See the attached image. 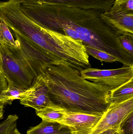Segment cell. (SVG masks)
Instances as JSON below:
<instances>
[{
	"label": "cell",
	"instance_id": "cell-1",
	"mask_svg": "<svg viewBox=\"0 0 133 134\" xmlns=\"http://www.w3.org/2000/svg\"><path fill=\"white\" fill-rule=\"evenodd\" d=\"M103 11L58 4L33 3L28 17L46 30L55 31L118 57L124 66L133 65V57L121 45L123 35L102 18Z\"/></svg>",
	"mask_w": 133,
	"mask_h": 134
},
{
	"label": "cell",
	"instance_id": "cell-2",
	"mask_svg": "<svg viewBox=\"0 0 133 134\" xmlns=\"http://www.w3.org/2000/svg\"><path fill=\"white\" fill-rule=\"evenodd\" d=\"M43 74L51 100L66 111L102 116L109 106L107 87L83 79L79 71L64 63L48 65Z\"/></svg>",
	"mask_w": 133,
	"mask_h": 134
},
{
	"label": "cell",
	"instance_id": "cell-3",
	"mask_svg": "<svg viewBox=\"0 0 133 134\" xmlns=\"http://www.w3.org/2000/svg\"><path fill=\"white\" fill-rule=\"evenodd\" d=\"M20 0L0 1V15L9 28L42 49L53 63H63L80 71L89 62L85 46L79 40L46 30L22 12Z\"/></svg>",
	"mask_w": 133,
	"mask_h": 134
},
{
	"label": "cell",
	"instance_id": "cell-4",
	"mask_svg": "<svg viewBox=\"0 0 133 134\" xmlns=\"http://www.w3.org/2000/svg\"><path fill=\"white\" fill-rule=\"evenodd\" d=\"M19 44L18 48L0 44L1 73L8 84L23 90L32 86L34 79L53 63L47 54L33 42L11 30Z\"/></svg>",
	"mask_w": 133,
	"mask_h": 134
},
{
	"label": "cell",
	"instance_id": "cell-5",
	"mask_svg": "<svg viewBox=\"0 0 133 134\" xmlns=\"http://www.w3.org/2000/svg\"><path fill=\"white\" fill-rule=\"evenodd\" d=\"M80 74L83 79L107 87L110 91L133 79V65L112 69L88 68L81 71Z\"/></svg>",
	"mask_w": 133,
	"mask_h": 134
},
{
	"label": "cell",
	"instance_id": "cell-6",
	"mask_svg": "<svg viewBox=\"0 0 133 134\" xmlns=\"http://www.w3.org/2000/svg\"><path fill=\"white\" fill-rule=\"evenodd\" d=\"M133 112V97L116 104H109L106 111L89 134H100L110 129L119 131L123 120Z\"/></svg>",
	"mask_w": 133,
	"mask_h": 134
},
{
	"label": "cell",
	"instance_id": "cell-7",
	"mask_svg": "<svg viewBox=\"0 0 133 134\" xmlns=\"http://www.w3.org/2000/svg\"><path fill=\"white\" fill-rule=\"evenodd\" d=\"M20 103L25 107L34 109L36 111L58 106L49 98L47 83L43 74L36 78L31 86L26 90Z\"/></svg>",
	"mask_w": 133,
	"mask_h": 134
},
{
	"label": "cell",
	"instance_id": "cell-8",
	"mask_svg": "<svg viewBox=\"0 0 133 134\" xmlns=\"http://www.w3.org/2000/svg\"><path fill=\"white\" fill-rule=\"evenodd\" d=\"M102 116L65 110L64 116L58 123L68 127L72 134H89Z\"/></svg>",
	"mask_w": 133,
	"mask_h": 134
},
{
	"label": "cell",
	"instance_id": "cell-9",
	"mask_svg": "<svg viewBox=\"0 0 133 134\" xmlns=\"http://www.w3.org/2000/svg\"><path fill=\"white\" fill-rule=\"evenodd\" d=\"M115 1V0H20V2L58 4L103 12L109 10Z\"/></svg>",
	"mask_w": 133,
	"mask_h": 134
},
{
	"label": "cell",
	"instance_id": "cell-10",
	"mask_svg": "<svg viewBox=\"0 0 133 134\" xmlns=\"http://www.w3.org/2000/svg\"><path fill=\"white\" fill-rule=\"evenodd\" d=\"M102 18L122 35L133 36V14H111L102 12Z\"/></svg>",
	"mask_w": 133,
	"mask_h": 134
},
{
	"label": "cell",
	"instance_id": "cell-11",
	"mask_svg": "<svg viewBox=\"0 0 133 134\" xmlns=\"http://www.w3.org/2000/svg\"><path fill=\"white\" fill-rule=\"evenodd\" d=\"M26 134H72L67 126L58 122L42 120L36 126L28 130Z\"/></svg>",
	"mask_w": 133,
	"mask_h": 134
},
{
	"label": "cell",
	"instance_id": "cell-12",
	"mask_svg": "<svg viewBox=\"0 0 133 134\" xmlns=\"http://www.w3.org/2000/svg\"><path fill=\"white\" fill-rule=\"evenodd\" d=\"M133 97V79L120 86L110 91L109 104L123 102Z\"/></svg>",
	"mask_w": 133,
	"mask_h": 134
},
{
	"label": "cell",
	"instance_id": "cell-13",
	"mask_svg": "<svg viewBox=\"0 0 133 134\" xmlns=\"http://www.w3.org/2000/svg\"><path fill=\"white\" fill-rule=\"evenodd\" d=\"M37 116L42 120L53 122H58L62 119L65 114V110L59 106L54 108H47L36 111Z\"/></svg>",
	"mask_w": 133,
	"mask_h": 134
},
{
	"label": "cell",
	"instance_id": "cell-14",
	"mask_svg": "<svg viewBox=\"0 0 133 134\" xmlns=\"http://www.w3.org/2000/svg\"><path fill=\"white\" fill-rule=\"evenodd\" d=\"M0 44L18 48V42L15 40L9 30V27L0 15Z\"/></svg>",
	"mask_w": 133,
	"mask_h": 134
},
{
	"label": "cell",
	"instance_id": "cell-15",
	"mask_svg": "<svg viewBox=\"0 0 133 134\" xmlns=\"http://www.w3.org/2000/svg\"><path fill=\"white\" fill-rule=\"evenodd\" d=\"M107 12L111 14H133V0H115Z\"/></svg>",
	"mask_w": 133,
	"mask_h": 134
},
{
	"label": "cell",
	"instance_id": "cell-16",
	"mask_svg": "<svg viewBox=\"0 0 133 134\" xmlns=\"http://www.w3.org/2000/svg\"><path fill=\"white\" fill-rule=\"evenodd\" d=\"M85 46L86 53L88 55L91 56L101 61L107 63L115 62L120 63V60L113 55L90 46L86 45Z\"/></svg>",
	"mask_w": 133,
	"mask_h": 134
},
{
	"label": "cell",
	"instance_id": "cell-17",
	"mask_svg": "<svg viewBox=\"0 0 133 134\" xmlns=\"http://www.w3.org/2000/svg\"><path fill=\"white\" fill-rule=\"evenodd\" d=\"M26 90H21L8 84L7 90L2 95V100L5 104H11L15 100H21Z\"/></svg>",
	"mask_w": 133,
	"mask_h": 134
},
{
	"label": "cell",
	"instance_id": "cell-18",
	"mask_svg": "<svg viewBox=\"0 0 133 134\" xmlns=\"http://www.w3.org/2000/svg\"><path fill=\"white\" fill-rule=\"evenodd\" d=\"M18 117L16 115H10L0 123V134H7L12 127L16 124Z\"/></svg>",
	"mask_w": 133,
	"mask_h": 134
},
{
	"label": "cell",
	"instance_id": "cell-19",
	"mask_svg": "<svg viewBox=\"0 0 133 134\" xmlns=\"http://www.w3.org/2000/svg\"><path fill=\"white\" fill-rule=\"evenodd\" d=\"M119 134H133V112L130 113L122 123L119 129Z\"/></svg>",
	"mask_w": 133,
	"mask_h": 134
},
{
	"label": "cell",
	"instance_id": "cell-20",
	"mask_svg": "<svg viewBox=\"0 0 133 134\" xmlns=\"http://www.w3.org/2000/svg\"><path fill=\"white\" fill-rule=\"evenodd\" d=\"M119 40L123 48L133 57V36L123 35L119 37Z\"/></svg>",
	"mask_w": 133,
	"mask_h": 134
},
{
	"label": "cell",
	"instance_id": "cell-21",
	"mask_svg": "<svg viewBox=\"0 0 133 134\" xmlns=\"http://www.w3.org/2000/svg\"><path fill=\"white\" fill-rule=\"evenodd\" d=\"M8 83L4 76L0 73V107H4V103L2 100V95L7 90Z\"/></svg>",
	"mask_w": 133,
	"mask_h": 134
},
{
	"label": "cell",
	"instance_id": "cell-22",
	"mask_svg": "<svg viewBox=\"0 0 133 134\" xmlns=\"http://www.w3.org/2000/svg\"><path fill=\"white\" fill-rule=\"evenodd\" d=\"M7 134H22L18 131L17 128L16 124H15Z\"/></svg>",
	"mask_w": 133,
	"mask_h": 134
},
{
	"label": "cell",
	"instance_id": "cell-23",
	"mask_svg": "<svg viewBox=\"0 0 133 134\" xmlns=\"http://www.w3.org/2000/svg\"><path fill=\"white\" fill-rule=\"evenodd\" d=\"M116 131H118V130H114V129H110L106 131H104L100 134H112L114 132H115Z\"/></svg>",
	"mask_w": 133,
	"mask_h": 134
},
{
	"label": "cell",
	"instance_id": "cell-24",
	"mask_svg": "<svg viewBox=\"0 0 133 134\" xmlns=\"http://www.w3.org/2000/svg\"><path fill=\"white\" fill-rule=\"evenodd\" d=\"M2 65V60L1 53V48H0V73L1 71Z\"/></svg>",
	"mask_w": 133,
	"mask_h": 134
},
{
	"label": "cell",
	"instance_id": "cell-25",
	"mask_svg": "<svg viewBox=\"0 0 133 134\" xmlns=\"http://www.w3.org/2000/svg\"><path fill=\"white\" fill-rule=\"evenodd\" d=\"M4 115V109L0 110V119H2Z\"/></svg>",
	"mask_w": 133,
	"mask_h": 134
},
{
	"label": "cell",
	"instance_id": "cell-26",
	"mask_svg": "<svg viewBox=\"0 0 133 134\" xmlns=\"http://www.w3.org/2000/svg\"><path fill=\"white\" fill-rule=\"evenodd\" d=\"M112 134H119V131H116L114 132V133Z\"/></svg>",
	"mask_w": 133,
	"mask_h": 134
},
{
	"label": "cell",
	"instance_id": "cell-27",
	"mask_svg": "<svg viewBox=\"0 0 133 134\" xmlns=\"http://www.w3.org/2000/svg\"><path fill=\"white\" fill-rule=\"evenodd\" d=\"M4 109V107H0V110Z\"/></svg>",
	"mask_w": 133,
	"mask_h": 134
}]
</instances>
